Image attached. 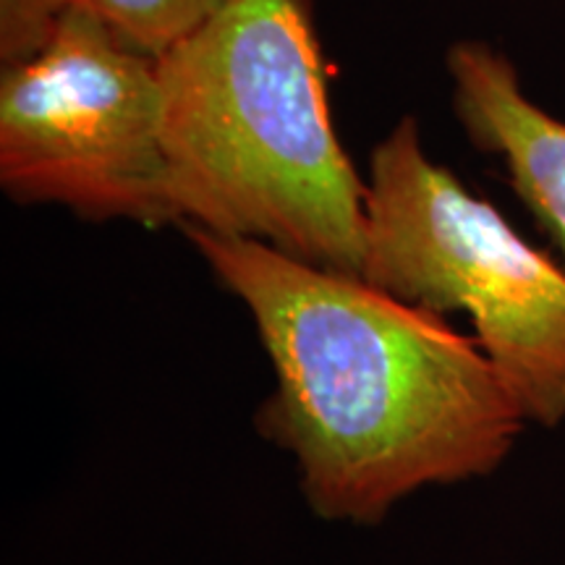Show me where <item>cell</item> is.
<instances>
[{"instance_id": "6da1fadb", "label": "cell", "mask_w": 565, "mask_h": 565, "mask_svg": "<svg viewBox=\"0 0 565 565\" xmlns=\"http://www.w3.org/2000/svg\"><path fill=\"white\" fill-rule=\"evenodd\" d=\"M181 231L249 309L275 372L257 429L294 456L320 519L374 526L408 494L511 454L524 414L443 315L263 242Z\"/></svg>"}, {"instance_id": "277c9868", "label": "cell", "mask_w": 565, "mask_h": 565, "mask_svg": "<svg viewBox=\"0 0 565 565\" xmlns=\"http://www.w3.org/2000/svg\"><path fill=\"white\" fill-rule=\"evenodd\" d=\"M0 183L89 221L179 225L162 145L158 58L84 6L0 76Z\"/></svg>"}, {"instance_id": "52a82bcc", "label": "cell", "mask_w": 565, "mask_h": 565, "mask_svg": "<svg viewBox=\"0 0 565 565\" xmlns=\"http://www.w3.org/2000/svg\"><path fill=\"white\" fill-rule=\"evenodd\" d=\"M79 0H0V61L13 66L38 55Z\"/></svg>"}, {"instance_id": "3957f363", "label": "cell", "mask_w": 565, "mask_h": 565, "mask_svg": "<svg viewBox=\"0 0 565 565\" xmlns=\"http://www.w3.org/2000/svg\"><path fill=\"white\" fill-rule=\"evenodd\" d=\"M362 278L429 312L469 315L524 419H565V265L437 166L412 116L370 158Z\"/></svg>"}, {"instance_id": "5b68a950", "label": "cell", "mask_w": 565, "mask_h": 565, "mask_svg": "<svg viewBox=\"0 0 565 565\" xmlns=\"http://www.w3.org/2000/svg\"><path fill=\"white\" fill-rule=\"evenodd\" d=\"M448 74L466 134L505 160L515 194L553 233L565 259V121L529 100L513 63L484 42L450 47Z\"/></svg>"}, {"instance_id": "7a4b0ae2", "label": "cell", "mask_w": 565, "mask_h": 565, "mask_svg": "<svg viewBox=\"0 0 565 565\" xmlns=\"http://www.w3.org/2000/svg\"><path fill=\"white\" fill-rule=\"evenodd\" d=\"M179 228L362 275L366 181L330 116L309 0H228L158 58Z\"/></svg>"}, {"instance_id": "8992f818", "label": "cell", "mask_w": 565, "mask_h": 565, "mask_svg": "<svg viewBox=\"0 0 565 565\" xmlns=\"http://www.w3.org/2000/svg\"><path fill=\"white\" fill-rule=\"evenodd\" d=\"M228 0H79L118 40L160 58L200 32Z\"/></svg>"}]
</instances>
